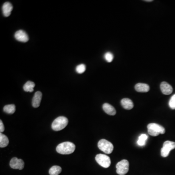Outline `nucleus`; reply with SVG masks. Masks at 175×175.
<instances>
[{"mask_svg":"<svg viewBox=\"0 0 175 175\" xmlns=\"http://www.w3.org/2000/svg\"><path fill=\"white\" fill-rule=\"evenodd\" d=\"M113 54L111 52H106L104 54V58L105 60L108 62H112L113 59Z\"/></svg>","mask_w":175,"mask_h":175,"instance_id":"22","label":"nucleus"},{"mask_svg":"<svg viewBox=\"0 0 175 175\" xmlns=\"http://www.w3.org/2000/svg\"><path fill=\"white\" fill-rule=\"evenodd\" d=\"M148 133L151 136H158L160 133H158V132L155 131L154 130H151V129H148Z\"/></svg>","mask_w":175,"mask_h":175,"instance_id":"24","label":"nucleus"},{"mask_svg":"<svg viewBox=\"0 0 175 175\" xmlns=\"http://www.w3.org/2000/svg\"><path fill=\"white\" fill-rule=\"evenodd\" d=\"M103 109L106 114L110 115H115L116 113V111L112 106L109 103H105L103 105Z\"/></svg>","mask_w":175,"mask_h":175,"instance_id":"13","label":"nucleus"},{"mask_svg":"<svg viewBox=\"0 0 175 175\" xmlns=\"http://www.w3.org/2000/svg\"><path fill=\"white\" fill-rule=\"evenodd\" d=\"M121 105L123 108L125 110H130L133 109L134 106L132 100L129 98H124L121 100Z\"/></svg>","mask_w":175,"mask_h":175,"instance_id":"15","label":"nucleus"},{"mask_svg":"<svg viewBox=\"0 0 175 175\" xmlns=\"http://www.w3.org/2000/svg\"><path fill=\"white\" fill-rule=\"evenodd\" d=\"M169 106L171 109L172 110H175V94L173 95L170 99Z\"/></svg>","mask_w":175,"mask_h":175,"instance_id":"23","label":"nucleus"},{"mask_svg":"<svg viewBox=\"0 0 175 175\" xmlns=\"http://www.w3.org/2000/svg\"><path fill=\"white\" fill-rule=\"evenodd\" d=\"M129 162L128 160H123L116 164V172L119 175H125L129 170Z\"/></svg>","mask_w":175,"mask_h":175,"instance_id":"5","label":"nucleus"},{"mask_svg":"<svg viewBox=\"0 0 175 175\" xmlns=\"http://www.w3.org/2000/svg\"><path fill=\"white\" fill-rule=\"evenodd\" d=\"M68 119L65 117L60 116L55 119L52 124V128L54 131H60L68 124Z\"/></svg>","mask_w":175,"mask_h":175,"instance_id":"2","label":"nucleus"},{"mask_svg":"<svg viewBox=\"0 0 175 175\" xmlns=\"http://www.w3.org/2000/svg\"><path fill=\"white\" fill-rule=\"evenodd\" d=\"M15 38L18 41L26 42L29 40V37L25 31L22 30H18L15 34Z\"/></svg>","mask_w":175,"mask_h":175,"instance_id":"8","label":"nucleus"},{"mask_svg":"<svg viewBox=\"0 0 175 175\" xmlns=\"http://www.w3.org/2000/svg\"><path fill=\"white\" fill-rule=\"evenodd\" d=\"M13 6L10 2H7L3 3L2 7V14L6 17H8L11 15V11H12Z\"/></svg>","mask_w":175,"mask_h":175,"instance_id":"10","label":"nucleus"},{"mask_svg":"<svg viewBox=\"0 0 175 175\" xmlns=\"http://www.w3.org/2000/svg\"><path fill=\"white\" fill-rule=\"evenodd\" d=\"M62 171L60 166L54 165L52 166L49 170V173L50 175H59Z\"/></svg>","mask_w":175,"mask_h":175,"instance_id":"18","label":"nucleus"},{"mask_svg":"<svg viewBox=\"0 0 175 175\" xmlns=\"http://www.w3.org/2000/svg\"><path fill=\"white\" fill-rule=\"evenodd\" d=\"M98 147L106 154H110L113 151V145L112 143L105 139H102L99 141Z\"/></svg>","mask_w":175,"mask_h":175,"instance_id":"3","label":"nucleus"},{"mask_svg":"<svg viewBox=\"0 0 175 175\" xmlns=\"http://www.w3.org/2000/svg\"><path fill=\"white\" fill-rule=\"evenodd\" d=\"M3 111L8 114H13L16 111V106L15 105L10 104L5 106L3 108Z\"/></svg>","mask_w":175,"mask_h":175,"instance_id":"19","label":"nucleus"},{"mask_svg":"<svg viewBox=\"0 0 175 175\" xmlns=\"http://www.w3.org/2000/svg\"><path fill=\"white\" fill-rule=\"evenodd\" d=\"M148 129H151L160 134H163L165 133V130L163 126L156 123H150L148 125Z\"/></svg>","mask_w":175,"mask_h":175,"instance_id":"12","label":"nucleus"},{"mask_svg":"<svg viewBox=\"0 0 175 175\" xmlns=\"http://www.w3.org/2000/svg\"><path fill=\"white\" fill-rule=\"evenodd\" d=\"M175 149V142L169 141H165L163 143V148L161 149V156L163 157H167L171 151Z\"/></svg>","mask_w":175,"mask_h":175,"instance_id":"6","label":"nucleus"},{"mask_svg":"<svg viewBox=\"0 0 175 175\" xmlns=\"http://www.w3.org/2000/svg\"><path fill=\"white\" fill-rule=\"evenodd\" d=\"M4 130H5V126L3 125L2 121L1 120L0 121V131H1V133L3 132Z\"/></svg>","mask_w":175,"mask_h":175,"instance_id":"25","label":"nucleus"},{"mask_svg":"<svg viewBox=\"0 0 175 175\" xmlns=\"http://www.w3.org/2000/svg\"><path fill=\"white\" fill-rule=\"evenodd\" d=\"M75 145L74 144L70 142H63L57 146V152L62 155H69L74 152Z\"/></svg>","mask_w":175,"mask_h":175,"instance_id":"1","label":"nucleus"},{"mask_svg":"<svg viewBox=\"0 0 175 175\" xmlns=\"http://www.w3.org/2000/svg\"><path fill=\"white\" fill-rule=\"evenodd\" d=\"M144 1L146 2H151L153 1V0H145Z\"/></svg>","mask_w":175,"mask_h":175,"instance_id":"26","label":"nucleus"},{"mask_svg":"<svg viewBox=\"0 0 175 175\" xmlns=\"http://www.w3.org/2000/svg\"><path fill=\"white\" fill-rule=\"evenodd\" d=\"M95 160L100 166L104 168H108L111 164L110 157L105 154H99L95 157Z\"/></svg>","mask_w":175,"mask_h":175,"instance_id":"4","label":"nucleus"},{"mask_svg":"<svg viewBox=\"0 0 175 175\" xmlns=\"http://www.w3.org/2000/svg\"><path fill=\"white\" fill-rule=\"evenodd\" d=\"M135 89L138 92H147L149 91V86L144 83H137L135 86Z\"/></svg>","mask_w":175,"mask_h":175,"instance_id":"14","label":"nucleus"},{"mask_svg":"<svg viewBox=\"0 0 175 175\" xmlns=\"http://www.w3.org/2000/svg\"><path fill=\"white\" fill-rule=\"evenodd\" d=\"M9 144V140L5 134L0 133V147L1 148H5Z\"/></svg>","mask_w":175,"mask_h":175,"instance_id":"16","label":"nucleus"},{"mask_svg":"<svg viewBox=\"0 0 175 175\" xmlns=\"http://www.w3.org/2000/svg\"><path fill=\"white\" fill-rule=\"evenodd\" d=\"M148 138V135H146L145 134H141L139 137V139L137 141L138 144L140 146H144L145 145V142Z\"/></svg>","mask_w":175,"mask_h":175,"instance_id":"20","label":"nucleus"},{"mask_svg":"<svg viewBox=\"0 0 175 175\" xmlns=\"http://www.w3.org/2000/svg\"><path fill=\"white\" fill-rule=\"evenodd\" d=\"M35 86V84L33 82L28 81L23 86V90L26 92H33Z\"/></svg>","mask_w":175,"mask_h":175,"instance_id":"17","label":"nucleus"},{"mask_svg":"<svg viewBox=\"0 0 175 175\" xmlns=\"http://www.w3.org/2000/svg\"><path fill=\"white\" fill-rule=\"evenodd\" d=\"M86 67L85 65L84 64H79L77 66L75 70L78 73L81 74V73H83L86 71Z\"/></svg>","mask_w":175,"mask_h":175,"instance_id":"21","label":"nucleus"},{"mask_svg":"<svg viewBox=\"0 0 175 175\" xmlns=\"http://www.w3.org/2000/svg\"><path fill=\"white\" fill-rule=\"evenodd\" d=\"M10 166L14 169L22 170L25 166V163L21 159L17 158H13L10 162Z\"/></svg>","mask_w":175,"mask_h":175,"instance_id":"7","label":"nucleus"},{"mask_svg":"<svg viewBox=\"0 0 175 175\" xmlns=\"http://www.w3.org/2000/svg\"><path fill=\"white\" fill-rule=\"evenodd\" d=\"M161 90L162 93L165 95H169L172 93L173 92V88L169 84L166 82H163L161 83Z\"/></svg>","mask_w":175,"mask_h":175,"instance_id":"9","label":"nucleus"},{"mask_svg":"<svg viewBox=\"0 0 175 175\" xmlns=\"http://www.w3.org/2000/svg\"><path fill=\"white\" fill-rule=\"evenodd\" d=\"M42 99V93L38 91L35 93L32 99V106L34 108H37L40 106Z\"/></svg>","mask_w":175,"mask_h":175,"instance_id":"11","label":"nucleus"}]
</instances>
